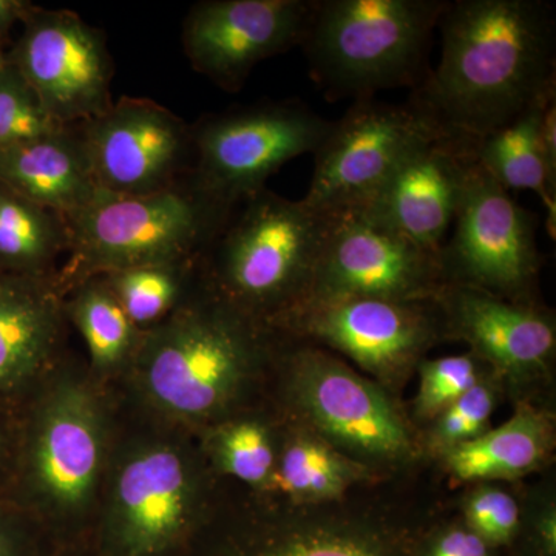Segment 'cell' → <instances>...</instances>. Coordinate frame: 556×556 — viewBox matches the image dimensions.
I'll use <instances>...</instances> for the list:
<instances>
[{"instance_id": "1", "label": "cell", "mask_w": 556, "mask_h": 556, "mask_svg": "<svg viewBox=\"0 0 556 556\" xmlns=\"http://www.w3.org/2000/svg\"><path fill=\"white\" fill-rule=\"evenodd\" d=\"M438 28L441 61L408 101L445 130L485 137L556 89L552 3L455 0Z\"/></svg>"}, {"instance_id": "2", "label": "cell", "mask_w": 556, "mask_h": 556, "mask_svg": "<svg viewBox=\"0 0 556 556\" xmlns=\"http://www.w3.org/2000/svg\"><path fill=\"white\" fill-rule=\"evenodd\" d=\"M447 0H314L302 49L328 98L417 87Z\"/></svg>"}, {"instance_id": "3", "label": "cell", "mask_w": 556, "mask_h": 556, "mask_svg": "<svg viewBox=\"0 0 556 556\" xmlns=\"http://www.w3.org/2000/svg\"><path fill=\"white\" fill-rule=\"evenodd\" d=\"M329 214L268 189L241 201L211 243L218 299L258 320L308 298Z\"/></svg>"}, {"instance_id": "4", "label": "cell", "mask_w": 556, "mask_h": 556, "mask_svg": "<svg viewBox=\"0 0 556 556\" xmlns=\"http://www.w3.org/2000/svg\"><path fill=\"white\" fill-rule=\"evenodd\" d=\"M233 211L193 188L189 179L150 195L101 190L67 219L68 276L84 281L138 266L190 263L211 247Z\"/></svg>"}, {"instance_id": "5", "label": "cell", "mask_w": 556, "mask_h": 556, "mask_svg": "<svg viewBox=\"0 0 556 556\" xmlns=\"http://www.w3.org/2000/svg\"><path fill=\"white\" fill-rule=\"evenodd\" d=\"M257 320L215 299L179 309L139 345L150 397L166 412L207 417L239 393L258 356Z\"/></svg>"}, {"instance_id": "6", "label": "cell", "mask_w": 556, "mask_h": 556, "mask_svg": "<svg viewBox=\"0 0 556 556\" xmlns=\"http://www.w3.org/2000/svg\"><path fill=\"white\" fill-rule=\"evenodd\" d=\"M332 123L302 102L230 110L193 127V188L229 207L265 189L289 161L316 153Z\"/></svg>"}, {"instance_id": "7", "label": "cell", "mask_w": 556, "mask_h": 556, "mask_svg": "<svg viewBox=\"0 0 556 556\" xmlns=\"http://www.w3.org/2000/svg\"><path fill=\"white\" fill-rule=\"evenodd\" d=\"M445 285L532 303L540 274L535 217L479 164L468 167L455 223L439 252Z\"/></svg>"}, {"instance_id": "8", "label": "cell", "mask_w": 556, "mask_h": 556, "mask_svg": "<svg viewBox=\"0 0 556 556\" xmlns=\"http://www.w3.org/2000/svg\"><path fill=\"white\" fill-rule=\"evenodd\" d=\"M444 131L409 101H354L314 153V174L302 201L327 214L364 206L417 148Z\"/></svg>"}, {"instance_id": "9", "label": "cell", "mask_w": 556, "mask_h": 556, "mask_svg": "<svg viewBox=\"0 0 556 556\" xmlns=\"http://www.w3.org/2000/svg\"><path fill=\"white\" fill-rule=\"evenodd\" d=\"M444 287L439 255L364 208L353 207L329 214L303 305L340 299L433 300Z\"/></svg>"}, {"instance_id": "10", "label": "cell", "mask_w": 556, "mask_h": 556, "mask_svg": "<svg viewBox=\"0 0 556 556\" xmlns=\"http://www.w3.org/2000/svg\"><path fill=\"white\" fill-rule=\"evenodd\" d=\"M5 56L61 126H79L113 105L104 35L73 11L35 5Z\"/></svg>"}, {"instance_id": "11", "label": "cell", "mask_w": 556, "mask_h": 556, "mask_svg": "<svg viewBox=\"0 0 556 556\" xmlns=\"http://www.w3.org/2000/svg\"><path fill=\"white\" fill-rule=\"evenodd\" d=\"M195 485L177 450H141L121 468L93 556H186L199 535Z\"/></svg>"}, {"instance_id": "12", "label": "cell", "mask_w": 556, "mask_h": 556, "mask_svg": "<svg viewBox=\"0 0 556 556\" xmlns=\"http://www.w3.org/2000/svg\"><path fill=\"white\" fill-rule=\"evenodd\" d=\"M98 188L113 195H150L178 186L193 163L185 121L150 100L121 98L76 126Z\"/></svg>"}, {"instance_id": "13", "label": "cell", "mask_w": 556, "mask_h": 556, "mask_svg": "<svg viewBox=\"0 0 556 556\" xmlns=\"http://www.w3.org/2000/svg\"><path fill=\"white\" fill-rule=\"evenodd\" d=\"M291 365L292 396L317 437L372 463L412 455L407 426L375 383L316 348L299 350Z\"/></svg>"}, {"instance_id": "14", "label": "cell", "mask_w": 556, "mask_h": 556, "mask_svg": "<svg viewBox=\"0 0 556 556\" xmlns=\"http://www.w3.org/2000/svg\"><path fill=\"white\" fill-rule=\"evenodd\" d=\"M420 533L371 515L283 510L199 535L186 556H413Z\"/></svg>"}, {"instance_id": "15", "label": "cell", "mask_w": 556, "mask_h": 556, "mask_svg": "<svg viewBox=\"0 0 556 556\" xmlns=\"http://www.w3.org/2000/svg\"><path fill=\"white\" fill-rule=\"evenodd\" d=\"M314 0H206L182 24V49L195 72L239 91L260 62L302 46Z\"/></svg>"}, {"instance_id": "16", "label": "cell", "mask_w": 556, "mask_h": 556, "mask_svg": "<svg viewBox=\"0 0 556 556\" xmlns=\"http://www.w3.org/2000/svg\"><path fill=\"white\" fill-rule=\"evenodd\" d=\"M430 302L329 300L300 306L280 321L346 354L379 378H394L444 334L441 309L437 300L434 306L428 305Z\"/></svg>"}, {"instance_id": "17", "label": "cell", "mask_w": 556, "mask_h": 556, "mask_svg": "<svg viewBox=\"0 0 556 556\" xmlns=\"http://www.w3.org/2000/svg\"><path fill=\"white\" fill-rule=\"evenodd\" d=\"M473 160V138L444 131L417 148L361 208L439 255Z\"/></svg>"}, {"instance_id": "18", "label": "cell", "mask_w": 556, "mask_h": 556, "mask_svg": "<svg viewBox=\"0 0 556 556\" xmlns=\"http://www.w3.org/2000/svg\"><path fill=\"white\" fill-rule=\"evenodd\" d=\"M25 452V479L61 514H76L89 500L101 463L98 402L87 388L65 383L46 399Z\"/></svg>"}, {"instance_id": "19", "label": "cell", "mask_w": 556, "mask_h": 556, "mask_svg": "<svg viewBox=\"0 0 556 556\" xmlns=\"http://www.w3.org/2000/svg\"><path fill=\"white\" fill-rule=\"evenodd\" d=\"M444 334L466 340L475 356L508 378H532L551 364L554 318L533 303L511 302L477 288L445 285L438 292Z\"/></svg>"}, {"instance_id": "20", "label": "cell", "mask_w": 556, "mask_h": 556, "mask_svg": "<svg viewBox=\"0 0 556 556\" xmlns=\"http://www.w3.org/2000/svg\"><path fill=\"white\" fill-rule=\"evenodd\" d=\"M0 185L65 219L101 192L76 126L0 149Z\"/></svg>"}, {"instance_id": "21", "label": "cell", "mask_w": 556, "mask_h": 556, "mask_svg": "<svg viewBox=\"0 0 556 556\" xmlns=\"http://www.w3.org/2000/svg\"><path fill=\"white\" fill-rule=\"evenodd\" d=\"M61 306L47 277L0 273V397L16 396L43 368Z\"/></svg>"}, {"instance_id": "22", "label": "cell", "mask_w": 556, "mask_h": 556, "mask_svg": "<svg viewBox=\"0 0 556 556\" xmlns=\"http://www.w3.org/2000/svg\"><path fill=\"white\" fill-rule=\"evenodd\" d=\"M530 105L517 118L485 137L475 139V155L479 164L507 192L532 190L547 211V228L555 233L556 172L548 166L541 144V112L551 94Z\"/></svg>"}, {"instance_id": "23", "label": "cell", "mask_w": 556, "mask_h": 556, "mask_svg": "<svg viewBox=\"0 0 556 556\" xmlns=\"http://www.w3.org/2000/svg\"><path fill=\"white\" fill-rule=\"evenodd\" d=\"M552 444L551 422L543 413L521 407L495 430L445 453V463L459 481L521 477L546 459Z\"/></svg>"}, {"instance_id": "24", "label": "cell", "mask_w": 556, "mask_h": 556, "mask_svg": "<svg viewBox=\"0 0 556 556\" xmlns=\"http://www.w3.org/2000/svg\"><path fill=\"white\" fill-rule=\"evenodd\" d=\"M68 248L67 219L0 185V273L47 277Z\"/></svg>"}, {"instance_id": "25", "label": "cell", "mask_w": 556, "mask_h": 556, "mask_svg": "<svg viewBox=\"0 0 556 556\" xmlns=\"http://www.w3.org/2000/svg\"><path fill=\"white\" fill-rule=\"evenodd\" d=\"M364 475L361 464L340 455L320 437L303 434L285 448L276 478L278 486L295 500L321 503L336 500Z\"/></svg>"}, {"instance_id": "26", "label": "cell", "mask_w": 556, "mask_h": 556, "mask_svg": "<svg viewBox=\"0 0 556 556\" xmlns=\"http://www.w3.org/2000/svg\"><path fill=\"white\" fill-rule=\"evenodd\" d=\"M70 316L78 325L98 368L121 364L138 343V328L105 281H80L70 305Z\"/></svg>"}, {"instance_id": "27", "label": "cell", "mask_w": 556, "mask_h": 556, "mask_svg": "<svg viewBox=\"0 0 556 556\" xmlns=\"http://www.w3.org/2000/svg\"><path fill=\"white\" fill-rule=\"evenodd\" d=\"M186 266L189 263L115 270L105 274V283L131 324L138 328L166 316L178 298Z\"/></svg>"}, {"instance_id": "28", "label": "cell", "mask_w": 556, "mask_h": 556, "mask_svg": "<svg viewBox=\"0 0 556 556\" xmlns=\"http://www.w3.org/2000/svg\"><path fill=\"white\" fill-rule=\"evenodd\" d=\"M61 126L47 112L38 94L7 61L0 75V149L56 134Z\"/></svg>"}, {"instance_id": "29", "label": "cell", "mask_w": 556, "mask_h": 556, "mask_svg": "<svg viewBox=\"0 0 556 556\" xmlns=\"http://www.w3.org/2000/svg\"><path fill=\"white\" fill-rule=\"evenodd\" d=\"M215 453L226 473L248 484H265L273 478V445L268 431L257 422L230 424L218 434Z\"/></svg>"}, {"instance_id": "30", "label": "cell", "mask_w": 556, "mask_h": 556, "mask_svg": "<svg viewBox=\"0 0 556 556\" xmlns=\"http://www.w3.org/2000/svg\"><path fill=\"white\" fill-rule=\"evenodd\" d=\"M479 380V357L471 354L434 358L420 365L417 415L431 419L467 393Z\"/></svg>"}, {"instance_id": "31", "label": "cell", "mask_w": 556, "mask_h": 556, "mask_svg": "<svg viewBox=\"0 0 556 556\" xmlns=\"http://www.w3.org/2000/svg\"><path fill=\"white\" fill-rule=\"evenodd\" d=\"M463 522L500 552L517 544L521 511L508 493L495 486H482L468 497Z\"/></svg>"}, {"instance_id": "32", "label": "cell", "mask_w": 556, "mask_h": 556, "mask_svg": "<svg viewBox=\"0 0 556 556\" xmlns=\"http://www.w3.org/2000/svg\"><path fill=\"white\" fill-rule=\"evenodd\" d=\"M496 407L495 388L478 380L467 393L456 399L438 416L433 444L439 452L447 453L457 445L473 441L485 433L486 424Z\"/></svg>"}, {"instance_id": "33", "label": "cell", "mask_w": 556, "mask_h": 556, "mask_svg": "<svg viewBox=\"0 0 556 556\" xmlns=\"http://www.w3.org/2000/svg\"><path fill=\"white\" fill-rule=\"evenodd\" d=\"M413 556H497V551L464 522H453L419 535Z\"/></svg>"}, {"instance_id": "34", "label": "cell", "mask_w": 556, "mask_h": 556, "mask_svg": "<svg viewBox=\"0 0 556 556\" xmlns=\"http://www.w3.org/2000/svg\"><path fill=\"white\" fill-rule=\"evenodd\" d=\"M35 533L11 508L0 506V556H43Z\"/></svg>"}, {"instance_id": "35", "label": "cell", "mask_w": 556, "mask_h": 556, "mask_svg": "<svg viewBox=\"0 0 556 556\" xmlns=\"http://www.w3.org/2000/svg\"><path fill=\"white\" fill-rule=\"evenodd\" d=\"M35 3L25 0H0V42L10 38L16 25L24 24Z\"/></svg>"}, {"instance_id": "36", "label": "cell", "mask_w": 556, "mask_h": 556, "mask_svg": "<svg viewBox=\"0 0 556 556\" xmlns=\"http://www.w3.org/2000/svg\"><path fill=\"white\" fill-rule=\"evenodd\" d=\"M10 453V437L5 424L0 420V468L5 466Z\"/></svg>"}, {"instance_id": "37", "label": "cell", "mask_w": 556, "mask_h": 556, "mask_svg": "<svg viewBox=\"0 0 556 556\" xmlns=\"http://www.w3.org/2000/svg\"><path fill=\"white\" fill-rule=\"evenodd\" d=\"M43 556H93L91 551H80V548L64 547L60 551H54L53 554H46Z\"/></svg>"}, {"instance_id": "38", "label": "cell", "mask_w": 556, "mask_h": 556, "mask_svg": "<svg viewBox=\"0 0 556 556\" xmlns=\"http://www.w3.org/2000/svg\"><path fill=\"white\" fill-rule=\"evenodd\" d=\"M5 65H7L5 51H3L2 47H0V75H2L3 68H5Z\"/></svg>"}]
</instances>
